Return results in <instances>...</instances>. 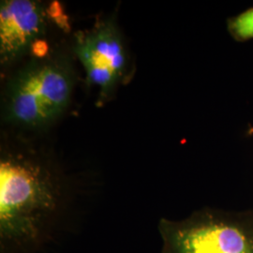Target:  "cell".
<instances>
[{
  "mask_svg": "<svg viewBox=\"0 0 253 253\" xmlns=\"http://www.w3.org/2000/svg\"><path fill=\"white\" fill-rule=\"evenodd\" d=\"M229 34L238 42L253 40V7L227 20Z\"/></svg>",
  "mask_w": 253,
  "mask_h": 253,
  "instance_id": "6",
  "label": "cell"
},
{
  "mask_svg": "<svg viewBox=\"0 0 253 253\" xmlns=\"http://www.w3.org/2000/svg\"><path fill=\"white\" fill-rule=\"evenodd\" d=\"M45 6L34 0H4L0 4V62L9 66L22 58L44 35Z\"/></svg>",
  "mask_w": 253,
  "mask_h": 253,
  "instance_id": "5",
  "label": "cell"
},
{
  "mask_svg": "<svg viewBox=\"0 0 253 253\" xmlns=\"http://www.w3.org/2000/svg\"><path fill=\"white\" fill-rule=\"evenodd\" d=\"M161 253H253V210L203 208L189 217H162Z\"/></svg>",
  "mask_w": 253,
  "mask_h": 253,
  "instance_id": "3",
  "label": "cell"
},
{
  "mask_svg": "<svg viewBox=\"0 0 253 253\" xmlns=\"http://www.w3.org/2000/svg\"><path fill=\"white\" fill-rule=\"evenodd\" d=\"M73 187L56 163L32 151L0 157V253H49L73 233Z\"/></svg>",
  "mask_w": 253,
  "mask_h": 253,
  "instance_id": "1",
  "label": "cell"
},
{
  "mask_svg": "<svg viewBox=\"0 0 253 253\" xmlns=\"http://www.w3.org/2000/svg\"><path fill=\"white\" fill-rule=\"evenodd\" d=\"M74 84L73 66L63 55L35 56L7 84L2 117L27 129L49 126L69 107Z\"/></svg>",
  "mask_w": 253,
  "mask_h": 253,
  "instance_id": "2",
  "label": "cell"
},
{
  "mask_svg": "<svg viewBox=\"0 0 253 253\" xmlns=\"http://www.w3.org/2000/svg\"><path fill=\"white\" fill-rule=\"evenodd\" d=\"M74 53L87 82L99 89L102 104L123 82L127 67L123 37L115 20H101L89 30L77 33Z\"/></svg>",
  "mask_w": 253,
  "mask_h": 253,
  "instance_id": "4",
  "label": "cell"
}]
</instances>
